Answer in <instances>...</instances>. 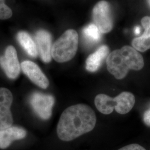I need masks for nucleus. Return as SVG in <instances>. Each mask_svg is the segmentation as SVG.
Returning a JSON list of instances; mask_svg holds the SVG:
<instances>
[{
	"label": "nucleus",
	"mask_w": 150,
	"mask_h": 150,
	"mask_svg": "<svg viewBox=\"0 0 150 150\" xmlns=\"http://www.w3.org/2000/svg\"><path fill=\"white\" fill-rule=\"evenodd\" d=\"M96 116L91 107L77 104L67 108L62 112L57 127V134L64 141H70L94 129Z\"/></svg>",
	"instance_id": "f257e3e1"
},
{
	"label": "nucleus",
	"mask_w": 150,
	"mask_h": 150,
	"mask_svg": "<svg viewBox=\"0 0 150 150\" xmlns=\"http://www.w3.org/2000/svg\"><path fill=\"white\" fill-rule=\"evenodd\" d=\"M144 66L142 56L133 47L129 46L114 50L107 56V70L118 80L125 77L129 70L139 71Z\"/></svg>",
	"instance_id": "f03ea898"
},
{
	"label": "nucleus",
	"mask_w": 150,
	"mask_h": 150,
	"mask_svg": "<svg viewBox=\"0 0 150 150\" xmlns=\"http://www.w3.org/2000/svg\"><path fill=\"white\" fill-rule=\"evenodd\" d=\"M134 103V95L129 92H122L115 98L105 94H99L95 99V104L97 110L105 115L112 112L114 108L120 114H126L132 110Z\"/></svg>",
	"instance_id": "7ed1b4c3"
},
{
	"label": "nucleus",
	"mask_w": 150,
	"mask_h": 150,
	"mask_svg": "<svg viewBox=\"0 0 150 150\" xmlns=\"http://www.w3.org/2000/svg\"><path fill=\"white\" fill-rule=\"evenodd\" d=\"M78 45L77 32L72 29L68 30L52 45V57L59 63L67 62L74 57L77 51Z\"/></svg>",
	"instance_id": "20e7f679"
},
{
	"label": "nucleus",
	"mask_w": 150,
	"mask_h": 150,
	"mask_svg": "<svg viewBox=\"0 0 150 150\" xmlns=\"http://www.w3.org/2000/svg\"><path fill=\"white\" fill-rule=\"evenodd\" d=\"M92 18L94 24L102 33H106L112 30L111 6L106 1H101L94 6L92 10Z\"/></svg>",
	"instance_id": "39448f33"
},
{
	"label": "nucleus",
	"mask_w": 150,
	"mask_h": 150,
	"mask_svg": "<svg viewBox=\"0 0 150 150\" xmlns=\"http://www.w3.org/2000/svg\"><path fill=\"white\" fill-rule=\"evenodd\" d=\"M29 102L38 117L43 120L51 117L54 103V98L52 95L35 92L30 97Z\"/></svg>",
	"instance_id": "423d86ee"
},
{
	"label": "nucleus",
	"mask_w": 150,
	"mask_h": 150,
	"mask_svg": "<svg viewBox=\"0 0 150 150\" xmlns=\"http://www.w3.org/2000/svg\"><path fill=\"white\" fill-rule=\"evenodd\" d=\"M0 66L8 78L16 79L21 71L16 49L13 46H8L6 48L5 54L0 56Z\"/></svg>",
	"instance_id": "0eeeda50"
},
{
	"label": "nucleus",
	"mask_w": 150,
	"mask_h": 150,
	"mask_svg": "<svg viewBox=\"0 0 150 150\" xmlns=\"http://www.w3.org/2000/svg\"><path fill=\"white\" fill-rule=\"evenodd\" d=\"M13 101L11 91L4 87L0 88V129H7L13 123L12 115L10 110Z\"/></svg>",
	"instance_id": "6e6552de"
},
{
	"label": "nucleus",
	"mask_w": 150,
	"mask_h": 150,
	"mask_svg": "<svg viewBox=\"0 0 150 150\" xmlns=\"http://www.w3.org/2000/svg\"><path fill=\"white\" fill-rule=\"evenodd\" d=\"M21 68L23 72L35 85L43 89L48 87V79L38 64L31 61H24L21 64Z\"/></svg>",
	"instance_id": "1a4fd4ad"
},
{
	"label": "nucleus",
	"mask_w": 150,
	"mask_h": 150,
	"mask_svg": "<svg viewBox=\"0 0 150 150\" xmlns=\"http://www.w3.org/2000/svg\"><path fill=\"white\" fill-rule=\"evenodd\" d=\"M35 39L41 59L45 63L50 62L52 59V46L51 34L45 30H39L36 33Z\"/></svg>",
	"instance_id": "9d476101"
},
{
	"label": "nucleus",
	"mask_w": 150,
	"mask_h": 150,
	"mask_svg": "<svg viewBox=\"0 0 150 150\" xmlns=\"http://www.w3.org/2000/svg\"><path fill=\"white\" fill-rule=\"evenodd\" d=\"M26 134L27 132L25 129L16 126L0 129V149H7L13 141L23 139Z\"/></svg>",
	"instance_id": "9b49d317"
},
{
	"label": "nucleus",
	"mask_w": 150,
	"mask_h": 150,
	"mask_svg": "<svg viewBox=\"0 0 150 150\" xmlns=\"http://www.w3.org/2000/svg\"><path fill=\"white\" fill-rule=\"evenodd\" d=\"M141 24L145 31L142 36L134 38L132 41V45L137 51L145 52L150 49V17H143L141 20Z\"/></svg>",
	"instance_id": "f8f14e48"
},
{
	"label": "nucleus",
	"mask_w": 150,
	"mask_h": 150,
	"mask_svg": "<svg viewBox=\"0 0 150 150\" xmlns=\"http://www.w3.org/2000/svg\"><path fill=\"white\" fill-rule=\"evenodd\" d=\"M109 48L106 45H103L90 54L86 59V70L91 72H96L99 69L103 61L109 54Z\"/></svg>",
	"instance_id": "ddd939ff"
},
{
	"label": "nucleus",
	"mask_w": 150,
	"mask_h": 150,
	"mask_svg": "<svg viewBox=\"0 0 150 150\" xmlns=\"http://www.w3.org/2000/svg\"><path fill=\"white\" fill-rule=\"evenodd\" d=\"M17 40L30 56L32 57H36L38 56V52L37 45L27 32H18L17 35Z\"/></svg>",
	"instance_id": "4468645a"
},
{
	"label": "nucleus",
	"mask_w": 150,
	"mask_h": 150,
	"mask_svg": "<svg viewBox=\"0 0 150 150\" xmlns=\"http://www.w3.org/2000/svg\"><path fill=\"white\" fill-rule=\"evenodd\" d=\"M101 32L94 23L87 26L83 30V34L86 40L90 43H97L101 40Z\"/></svg>",
	"instance_id": "2eb2a0df"
},
{
	"label": "nucleus",
	"mask_w": 150,
	"mask_h": 150,
	"mask_svg": "<svg viewBox=\"0 0 150 150\" xmlns=\"http://www.w3.org/2000/svg\"><path fill=\"white\" fill-rule=\"evenodd\" d=\"M5 1L0 0V20H7L12 16V11L6 5Z\"/></svg>",
	"instance_id": "dca6fc26"
},
{
	"label": "nucleus",
	"mask_w": 150,
	"mask_h": 150,
	"mask_svg": "<svg viewBox=\"0 0 150 150\" xmlns=\"http://www.w3.org/2000/svg\"><path fill=\"white\" fill-rule=\"evenodd\" d=\"M118 150H146L142 146L138 144H131V145L126 146L122 148H121Z\"/></svg>",
	"instance_id": "f3484780"
},
{
	"label": "nucleus",
	"mask_w": 150,
	"mask_h": 150,
	"mask_svg": "<svg viewBox=\"0 0 150 150\" xmlns=\"http://www.w3.org/2000/svg\"><path fill=\"white\" fill-rule=\"evenodd\" d=\"M143 120L145 124L150 127V107L144 113Z\"/></svg>",
	"instance_id": "a211bd4d"
},
{
	"label": "nucleus",
	"mask_w": 150,
	"mask_h": 150,
	"mask_svg": "<svg viewBox=\"0 0 150 150\" xmlns=\"http://www.w3.org/2000/svg\"><path fill=\"white\" fill-rule=\"evenodd\" d=\"M139 32H140V28L139 27H137L135 28L134 29V33L135 34H139Z\"/></svg>",
	"instance_id": "6ab92c4d"
},
{
	"label": "nucleus",
	"mask_w": 150,
	"mask_h": 150,
	"mask_svg": "<svg viewBox=\"0 0 150 150\" xmlns=\"http://www.w3.org/2000/svg\"><path fill=\"white\" fill-rule=\"evenodd\" d=\"M147 2L149 4V5L150 6V0H147Z\"/></svg>",
	"instance_id": "aec40b11"
},
{
	"label": "nucleus",
	"mask_w": 150,
	"mask_h": 150,
	"mask_svg": "<svg viewBox=\"0 0 150 150\" xmlns=\"http://www.w3.org/2000/svg\"></svg>",
	"instance_id": "412c9836"
}]
</instances>
